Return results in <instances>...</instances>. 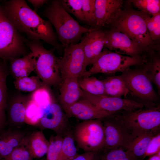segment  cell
<instances>
[{
    "mask_svg": "<svg viewBox=\"0 0 160 160\" xmlns=\"http://www.w3.org/2000/svg\"><path fill=\"white\" fill-rule=\"evenodd\" d=\"M1 5L15 28L20 33L25 34L27 39L42 41L59 52L63 51L51 22L40 17L25 1H5Z\"/></svg>",
    "mask_w": 160,
    "mask_h": 160,
    "instance_id": "6da1fadb",
    "label": "cell"
},
{
    "mask_svg": "<svg viewBox=\"0 0 160 160\" xmlns=\"http://www.w3.org/2000/svg\"><path fill=\"white\" fill-rule=\"evenodd\" d=\"M125 2L105 28H114L126 34L147 55L160 52L159 44L152 41L147 27V13L134 9Z\"/></svg>",
    "mask_w": 160,
    "mask_h": 160,
    "instance_id": "7a4b0ae2",
    "label": "cell"
},
{
    "mask_svg": "<svg viewBox=\"0 0 160 160\" xmlns=\"http://www.w3.org/2000/svg\"><path fill=\"white\" fill-rule=\"evenodd\" d=\"M42 12L55 28L63 49L77 44L90 28L79 24L63 8L59 0L49 1Z\"/></svg>",
    "mask_w": 160,
    "mask_h": 160,
    "instance_id": "3957f363",
    "label": "cell"
},
{
    "mask_svg": "<svg viewBox=\"0 0 160 160\" xmlns=\"http://www.w3.org/2000/svg\"><path fill=\"white\" fill-rule=\"evenodd\" d=\"M26 44L33 54L35 73L44 85L48 87L61 84L62 79L59 67V58L54 54L55 49H46L40 40L27 39Z\"/></svg>",
    "mask_w": 160,
    "mask_h": 160,
    "instance_id": "277c9868",
    "label": "cell"
},
{
    "mask_svg": "<svg viewBox=\"0 0 160 160\" xmlns=\"http://www.w3.org/2000/svg\"><path fill=\"white\" fill-rule=\"evenodd\" d=\"M113 115L134 139L148 131L159 132V105L131 111H122L114 113Z\"/></svg>",
    "mask_w": 160,
    "mask_h": 160,
    "instance_id": "5b68a950",
    "label": "cell"
},
{
    "mask_svg": "<svg viewBox=\"0 0 160 160\" xmlns=\"http://www.w3.org/2000/svg\"><path fill=\"white\" fill-rule=\"evenodd\" d=\"M140 64L126 69L120 76L128 89L132 99L146 107L159 105V96L154 89L152 82L140 67Z\"/></svg>",
    "mask_w": 160,
    "mask_h": 160,
    "instance_id": "8992f818",
    "label": "cell"
},
{
    "mask_svg": "<svg viewBox=\"0 0 160 160\" xmlns=\"http://www.w3.org/2000/svg\"><path fill=\"white\" fill-rule=\"evenodd\" d=\"M27 40L13 25L0 3V58L10 61L28 54L30 51Z\"/></svg>",
    "mask_w": 160,
    "mask_h": 160,
    "instance_id": "52a82bcc",
    "label": "cell"
},
{
    "mask_svg": "<svg viewBox=\"0 0 160 160\" xmlns=\"http://www.w3.org/2000/svg\"><path fill=\"white\" fill-rule=\"evenodd\" d=\"M146 56L130 57L104 48L87 72L90 76L98 73L114 74L141 63Z\"/></svg>",
    "mask_w": 160,
    "mask_h": 160,
    "instance_id": "ba28073f",
    "label": "cell"
},
{
    "mask_svg": "<svg viewBox=\"0 0 160 160\" xmlns=\"http://www.w3.org/2000/svg\"><path fill=\"white\" fill-rule=\"evenodd\" d=\"M72 134L78 147L85 152H98L104 148L105 132L102 119L78 123L72 131Z\"/></svg>",
    "mask_w": 160,
    "mask_h": 160,
    "instance_id": "9c48e42d",
    "label": "cell"
},
{
    "mask_svg": "<svg viewBox=\"0 0 160 160\" xmlns=\"http://www.w3.org/2000/svg\"><path fill=\"white\" fill-rule=\"evenodd\" d=\"M59 58V67L62 81L67 78L78 79L90 76L86 70L85 57L81 44H71L64 49Z\"/></svg>",
    "mask_w": 160,
    "mask_h": 160,
    "instance_id": "30bf717a",
    "label": "cell"
},
{
    "mask_svg": "<svg viewBox=\"0 0 160 160\" xmlns=\"http://www.w3.org/2000/svg\"><path fill=\"white\" fill-rule=\"evenodd\" d=\"M80 100L88 101L99 109L112 113L131 111L145 107L143 104L131 99L95 95L83 90Z\"/></svg>",
    "mask_w": 160,
    "mask_h": 160,
    "instance_id": "8fae6325",
    "label": "cell"
},
{
    "mask_svg": "<svg viewBox=\"0 0 160 160\" xmlns=\"http://www.w3.org/2000/svg\"><path fill=\"white\" fill-rule=\"evenodd\" d=\"M113 114L102 119L105 137L103 149L126 150L134 138Z\"/></svg>",
    "mask_w": 160,
    "mask_h": 160,
    "instance_id": "7c38bea8",
    "label": "cell"
},
{
    "mask_svg": "<svg viewBox=\"0 0 160 160\" xmlns=\"http://www.w3.org/2000/svg\"><path fill=\"white\" fill-rule=\"evenodd\" d=\"M103 29L105 37L104 48L132 57L147 55L135 42L118 30L113 28Z\"/></svg>",
    "mask_w": 160,
    "mask_h": 160,
    "instance_id": "4fadbf2b",
    "label": "cell"
},
{
    "mask_svg": "<svg viewBox=\"0 0 160 160\" xmlns=\"http://www.w3.org/2000/svg\"><path fill=\"white\" fill-rule=\"evenodd\" d=\"M59 104L53 101L44 113L39 122L41 128L53 130L63 137L71 130L65 114Z\"/></svg>",
    "mask_w": 160,
    "mask_h": 160,
    "instance_id": "5bb4252c",
    "label": "cell"
},
{
    "mask_svg": "<svg viewBox=\"0 0 160 160\" xmlns=\"http://www.w3.org/2000/svg\"><path fill=\"white\" fill-rule=\"evenodd\" d=\"M103 28H90L84 33L80 41L85 57L86 67L92 64L102 51L104 44Z\"/></svg>",
    "mask_w": 160,
    "mask_h": 160,
    "instance_id": "9a60e30c",
    "label": "cell"
},
{
    "mask_svg": "<svg viewBox=\"0 0 160 160\" xmlns=\"http://www.w3.org/2000/svg\"><path fill=\"white\" fill-rule=\"evenodd\" d=\"M124 2L122 0H95L94 20L92 28H105L122 7Z\"/></svg>",
    "mask_w": 160,
    "mask_h": 160,
    "instance_id": "2e32d148",
    "label": "cell"
},
{
    "mask_svg": "<svg viewBox=\"0 0 160 160\" xmlns=\"http://www.w3.org/2000/svg\"><path fill=\"white\" fill-rule=\"evenodd\" d=\"M65 112L68 116L83 121L102 119L113 114L100 110L90 102L83 100H79Z\"/></svg>",
    "mask_w": 160,
    "mask_h": 160,
    "instance_id": "e0dca14e",
    "label": "cell"
},
{
    "mask_svg": "<svg viewBox=\"0 0 160 160\" xmlns=\"http://www.w3.org/2000/svg\"><path fill=\"white\" fill-rule=\"evenodd\" d=\"M78 80L76 78H67L62 81L58 100L59 104L65 111L79 100L81 96L82 90Z\"/></svg>",
    "mask_w": 160,
    "mask_h": 160,
    "instance_id": "ac0fdd59",
    "label": "cell"
},
{
    "mask_svg": "<svg viewBox=\"0 0 160 160\" xmlns=\"http://www.w3.org/2000/svg\"><path fill=\"white\" fill-rule=\"evenodd\" d=\"M26 135L18 131H8L0 135V160L8 156L24 140Z\"/></svg>",
    "mask_w": 160,
    "mask_h": 160,
    "instance_id": "d6986e66",
    "label": "cell"
},
{
    "mask_svg": "<svg viewBox=\"0 0 160 160\" xmlns=\"http://www.w3.org/2000/svg\"><path fill=\"white\" fill-rule=\"evenodd\" d=\"M10 61V71L15 79L28 76L32 72H35L33 55L31 51L21 57Z\"/></svg>",
    "mask_w": 160,
    "mask_h": 160,
    "instance_id": "ffe728a7",
    "label": "cell"
},
{
    "mask_svg": "<svg viewBox=\"0 0 160 160\" xmlns=\"http://www.w3.org/2000/svg\"><path fill=\"white\" fill-rule=\"evenodd\" d=\"M141 69L160 92V52H156L147 56L140 64Z\"/></svg>",
    "mask_w": 160,
    "mask_h": 160,
    "instance_id": "44dd1931",
    "label": "cell"
},
{
    "mask_svg": "<svg viewBox=\"0 0 160 160\" xmlns=\"http://www.w3.org/2000/svg\"><path fill=\"white\" fill-rule=\"evenodd\" d=\"M27 145L33 159H40L46 154L49 142L41 131L33 132L27 135Z\"/></svg>",
    "mask_w": 160,
    "mask_h": 160,
    "instance_id": "7402d4cb",
    "label": "cell"
},
{
    "mask_svg": "<svg viewBox=\"0 0 160 160\" xmlns=\"http://www.w3.org/2000/svg\"><path fill=\"white\" fill-rule=\"evenodd\" d=\"M159 132L149 131L135 138L126 150L135 158L143 160V157L153 137Z\"/></svg>",
    "mask_w": 160,
    "mask_h": 160,
    "instance_id": "603a6c76",
    "label": "cell"
},
{
    "mask_svg": "<svg viewBox=\"0 0 160 160\" xmlns=\"http://www.w3.org/2000/svg\"><path fill=\"white\" fill-rule=\"evenodd\" d=\"M30 96H19L15 97L11 103L9 109L10 121L16 125L22 124L25 122V111Z\"/></svg>",
    "mask_w": 160,
    "mask_h": 160,
    "instance_id": "cb8c5ba5",
    "label": "cell"
},
{
    "mask_svg": "<svg viewBox=\"0 0 160 160\" xmlns=\"http://www.w3.org/2000/svg\"><path fill=\"white\" fill-rule=\"evenodd\" d=\"M106 95L108 96L127 98L129 91L120 75L109 76L101 80Z\"/></svg>",
    "mask_w": 160,
    "mask_h": 160,
    "instance_id": "d4e9b609",
    "label": "cell"
},
{
    "mask_svg": "<svg viewBox=\"0 0 160 160\" xmlns=\"http://www.w3.org/2000/svg\"><path fill=\"white\" fill-rule=\"evenodd\" d=\"M79 85L83 91L91 94L106 96L104 86L101 80L93 76H86L79 79Z\"/></svg>",
    "mask_w": 160,
    "mask_h": 160,
    "instance_id": "484cf974",
    "label": "cell"
},
{
    "mask_svg": "<svg viewBox=\"0 0 160 160\" xmlns=\"http://www.w3.org/2000/svg\"><path fill=\"white\" fill-rule=\"evenodd\" d=\"M95 160H139L126 150L121 148L103 149L97 152Z\"/></svg>",
    "mask_w": 160,
    "mask_h": 160,
    "instance_id": "4316f807",
    "label": "cell"
},
{
    "mask_svg": "<svg viewBox=\"0 0 160 160\" xmlns=\"http://www.w3.org/2000/svg\"><path fill=\"white\" fill-rule=\"evenodd\" d=\"M13 83L16 89L25 92H33L44 86L37 75L15 79Z\"/></svg>",
    "mask_w": 160,
    "mask_h": 160,
    "instance_id": "83f0119b",
    "label": "cell"
},
{
    "mask_svg": "<svg viewBox=\"0 0 160 160\" xmlns=\"http://www.w3.org/2000/svg\"><path fill=\"white\" fill-rule=\"evenodd\" d=\"M74 141L71 131L63 137L60 160H73L79 155Z\"/></svg>",
    "mask_w": 160,
    "mask_h": 160,
    "instance_id": "f1b7e54d",
    "label": "cell"
},
{
    "mask_svg": "<svg viewBox=\"0 0 160 160\" xmlns=\"http://www.w3.org/2000/svg\"><path fill=\"white\" fill-rule=\"evenodd\" d=\"M126 1L138 10L151 15L160 12V0H128Z\"/></svg>",
    "mask_w": 160,
    "mask_h": 160,
    "instance_id": "f546056e",
    "label": "cell"
},
{
    "mask_svg": "<svg viewBox=\"0 0 160 160\" xmlns=\"http://www.w3.org/2000/svg\"><path fill=\"white\" fill-rule=\"evenodd\" d=\"M145 20L151 39L155 43L159 44L160 12L153 15L146 13Z\"/></svg>",
    "mask_w": 160,
    "mask_h": 160,
    "instance_id": "4dcf8cb0",
    "label": "cell"
},
{
    "mask_svg": "<svg viewBox=\"0 0 160 160\" xmlns=\"http://www.w3.org/2000/svg\"><path fill=\"white\" fill-rule=\"evenodd\" d=\"M27 145V135L23 141L2 160H33Z\"/></svg>",
    "mask_w": 160,
    "mask_h": 160,
    "instance_id": "1f68e13d",
    "label": "cell"
},
{
    "mask_svg": "<svg viewBox=\"0 0 160 160\" xmlns=\"http://www.w3.org/2000/svg\"><path fill=\"white\" fill-rule=\"evenodd\" d=\"M63 8L78 20L86 23L83 13L81 0H59Z\"/></svg>",
    "mask_w": 160,
    "mask_h": 160,
    "instance_id": "d6a6232c",
    "label": "cell"
},
{
    "mask_svg": "<svg viewBox=\"0 0 160 160\" xmlns=\"http://www.w3.org/2000/svg\"><path fill=\"white\" fill-rule=\"evenodd\" d=\"M6 61L0 58V108L4 109L6 104V81L8 75Z\"/></svg>",
    "mask_w": 160,
    "mask_h": 160,
    "instance_id": "836d02e7",
    "label": "cell"
},
{
    "mask_svg": "<svg viewBox=\"0 0 160 160\" xmlns=\"http://www.w3.org/2000/svg\"><path fill=\"white\" fill-rule=\"evenodd\" d=\"M63 137L57 135L52 136L45 160H60Z\"/></svg>",
    "mask_w": 160,
    "mask_h": 160,
    "instance_id": "e575fe53",
    "label": "cell"
},
{
    "mask_svg": "<svg viewBox=\"0 0 160 160\" xmlns=\"http://www.w3.org/2000/svg\"><path fill=\"white\" fill-rule=\"evenodd\" d=\"M31 98L43 108H47L53 101L48 87L45 86L33 92Z\"/></svg>",
    "mask_w": 160,
    "mask_h": 160,
    "instance_id": "d590c367",
    "label": "cell"
},
{
    "mask_svg": "<svg viewBox=\"0 0 160 160\" xmlns=\"http://www.w3.org/2000/svg\"><path fill=\"white\" fill-rule=\"evenodd\" d=\"M43 115L42 108L30 98L26 109L25 121L39 122Z\"/></svg>",
    "mask_w": 160,
    "mask_h": 160,
    "instance_id": "8d00e7d4",
    "label": "cell"
},
{
    "mask_svg": "<svg viewBox=\"0 0 160 160\" xmlns=\"http://www.w3.org/2000/svg\"><path fill=\"white\" fill-rule=\"evenodd\" d=\"M81 1L86 23L92 28L94 20L95 0H81Z\"/></svg>",
    "mask_w": 160,
    "mask_h": 160,
    "instance_id": "74e56055",
    "label": "cell"
},
{
    "mask_svg": "<svg viewBox=\"0 0 160 160\" xmlns=\"http://www.w3.org/2000/svg\"><path fill=\"white\" fill-rule=\"evenodd\" d=\"M160 151V133L158 132L154 135L151 140L143 160L146 157H149L156 153Z\"/></svg>",
    "mask_w": 160,
    "mask_h": 160,
    "instance_id": "f35d334b",
    "label": "cell"
},
{
    "mask_svg": "<svg viewBox=\"0 0 160 160\" xmlns=\"http://www.w3.org/2000/svg\"><path fill=\"white\" fill-rule=\"evenodd\" d=\"M97 152H87L79 154L73 160H95Z\"/></svg>",
    "mask_w": 160,
    "mask_h": 160,
    "instance_id": "ab89813d",
    "label": "cell"
},
{
    "mask_svg": "<svg viewBox=\"0 0 160 160\" xmlns=\"http://www.w3.org/2000/svg\"><path fill=\"white\" fill-rule=\"evenodd\" d=\"M49 0H28V1L33 6V10L36 12L38 9L45 4H47Z\"/></svg>",
    "mask_w": 160,
    "mask_h": 160,
    "instance_id": "60d3db41",
    "label": "cell"
},
{
    "mask_svg": "<svg viewBox=\"0 0 160 160\" xmlns=\"http://www.w3.org/2000/svg\"><path fill=\"white\" fill-rule=\"evenodd\" d=\"M5 122L4 109L0 108V132Z\"/></svg>",
    "mask_w": 160,
    "mask_h": 160,
    "instance_id": "b9f144b4",
    "label": "cell"
},
{
    "mask_svg": "<svg viewBox=\"0 0 160 160\" xmlns=\"http://www.w3.org/2000/svg\"><path fill=\"white\" fill-rule=\"evenodd\" d=\"M145 160H160V151L156 153L149 157Z\"/></svg>",
    "mask_w": 160,
    "mask_h": 160,
    "instance_id": "7bdbcfd3",
    "label": "cell"
},
{
    "mask_svg": "<svg viewBox=\"0 0 160 160\" xmlns=\"http://www.w3.org/2000/svg\"><path fill=\"white\" fill-rule=\"evenodd\" d=\"M39 160H45V159L44 158H42Z\"/></svg>",
    "mask_w": 160,
    "mask_h": 160,
    "instance_id": "ee69618b",
    "label": "cell"
}]
</instances>
